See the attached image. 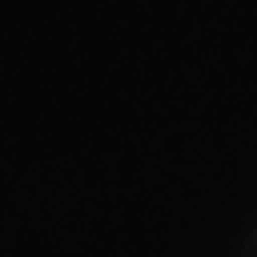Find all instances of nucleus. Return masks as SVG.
Returning <instances> with one entry per match:
<instances>
[]
</instances>
